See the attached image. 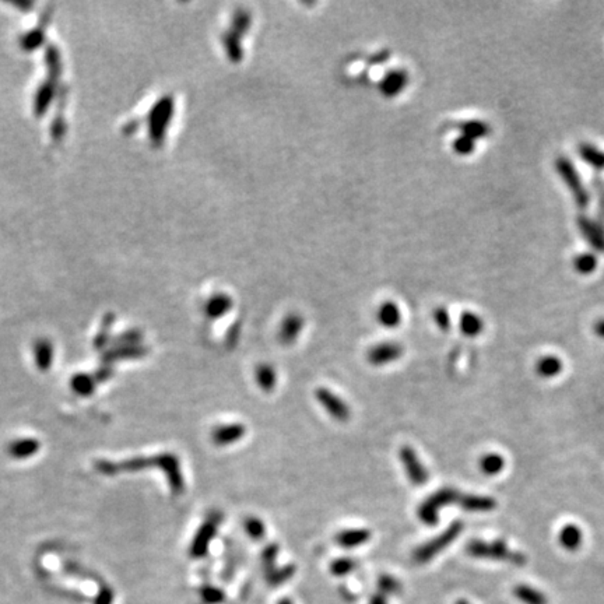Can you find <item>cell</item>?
<instances>
[{"label": "cell", "mask_w": 604, "mask_h": 604, "mask_svg": "<svg viewBox=\"0 0 604 604\" xmlns=\"http://www.w3.org/2000/svg\"><path fill=\"white\" fill-rule=\"evenodd\" d=\"M466 552L474 558L502 561L516 566H523L528 562V557L523 552L511 549L502 540H494V542L472 540L466 546Z\"/></svg>", "instance_id": "6da1fadb"}, {"label": "cell", "mask_w": 604, "mask_h": 604, "mask_svg": "<svg viewBox=\"0 0 604 604\" xmlns=\"http://www.w3.org/2000/svg\"><path fill=\"white\" fill-rule=\"evenodd\" d=\"M463 528H465V523L462 520L452 522L448 526V529H445L437 537L428 540L427 543L414 549L413 561L420 565L433 561L437 555H440L443 549L449 547L460 536V533L463 532Z\"/></svg>", "instance_id": "7a4b0ae2"}, {"label": "cell", "mask_w": 604, "mask_h": 604, "mask_svg": "<svg viewBox=\"0 0 604 604\" xmlns=\"http://www.w3.org/2000/svg\"><path fill=\"white\" fill-rule=\"evenodd\" d=\"M554 165H555V171L559 175V178L562 179L564 185L571 192L575 205L581 210L586 209L591 203V195H589L586 186L583 185L574 163L566 157H558Z\"/></svg>", "instance_id": "3957f363"}, {"label": "cell", "mask_w": 604, "mask_h": 604, "mask_svg": "<svg viewBox=\"0 0 604 604\" xmlns=\"http://www.w3.org/2000/svg\"><path fill=\"white\" fill-rule=\"evenodd\" d=\"M460 496H462L460 491L450 487L440 489L438 491H435L418 506L417 513L420 520L428 526L437 525L440 522V509L449 505H455V503L457 505Z\"/></svg>", "instance_id": "277c9868"}, {"label": "cell", "mask_w": 604, "mask_h": 604, "mask_svg": "<svg viewBox=\"0 0 604 604\" xmlns=\"http://www.w3.org/2000/svg\"><path fill=\"white\" fill-rule=\"evenodd\" d=\"M399 459L404 467L406 476L409 477L410 483L416 487L426 486L430 480V473L427 467L420 460L417 452L410 445H404L399 450Z\"/></svg>", "instance_id": "5b68a950"}, {"label": "cell", "mask_w": 604, "mask_h": 604, "mask_svg": "<svg viewBox=\"0 0 604 604\" xmlns=\"http://www.w3.org/2000/svg\"><path fill=\"white\" fill-rule=\"evenodd\" d=\"M315 397L333 420L338 423H346L350 420L351 417L350 406L328 387H318L315 390Z\"/></svg>", "instance_id": "8992f818"}, {"label": "cell", "mask_w": 604, "mask_h": 604, "mask_svg": "<svg viewBox=\"0 0 604 604\" xmlns=\"http://www.w3.org/2000/svg\"><path fill=\"white\" fill-rule=\"evenodd\" d=\"M220 520V515H215V516H210L199 528V530L196 532L195 539H193V542L190 545V549H189V552H190V555L193 558H202V557H205L207 554L212 542L215 540V537L217 535Z\"/></svg>", "instance_id": "52a82bcc"}, {"label": "cell", "mask_w": 604, "mask_h": 604, "mask_svg": "<svg viewBox=\"0 0 604 604\" xmlns=\"http://www.w3.org/2000/svg\"><path fill=\"white\" fill-rule=\"evenodd\" d=\"M576 227L582 235V238L589 244V246L604 253V224L600 221L593 220L586 215H579L576 217Z\"/></svg>", "instance_id": "ba28073f"}, {"label": "cell", "mask_w": 604, "mask_h": 604, "mask_svg": "<svg viewBox=\"0 0 604 604\" xmlns=\"http://www.w3.org/2000/svg\"><path fill=\"white\" fill-rule=\"evenodd\" d=\"M156 459H157V467H160L164 472L172 493L182 494L185 489V482H183L179 459L172 453H161L156 456Z\"/></svg>", "instance_id": "9c48e42d"}, {"label": "cell", "mask_w": 604, "mask_h": 604, "mask_svg": "<svg viewBox=\"0 0 604 604\" xmlns=\"http://www.w3.org/2000/svg\"><path fill=\"white\" fill-rule=\"evenodd\" d=\"M404 354V347L394 341H384L371 347L367 353V361L374 367H382L397 361Z\"/></svg>", "instance_id": "30bf717a"}, {"label": "cell", "mask_w": 604, "mask_h": 604, "mask_svg": "<svg viewBox=\"0 0 604 604\" xmlns=\"http://www.w3.org/2000/svg\"><path fill=\"white\" fill-rule=\"evenodd\" d=\"M246 434V427L241 423L220 424L212 431V440L216 446H228L242 440Z\"/></svg>", "instance_id": "8fae6325"}, {"label": "cell", "mask_w": 604, "mask_h": 604, "mask_svg": "<svg viewBox=\"0 0 604 604\" xmlns=\"http://www.w3.org/2000/svg\"><path fill=\"white\" fill-rule=\"evenodd\" d=\"M372 533L368 529H346L336 535V543L346 549H355L368 543Z\"/></svg>", "instance_id": "7c38bea8"}, {"label": "cell", "mask_w": 604, "mask_h": 604, "mask_svg": "<svg viewBox=\"0 0 604 604\" xmlns=\"http://www.w3.org/2000/svg\"><path fill=\"white\" fill-rule=\"evenodd\" d=\"M302 329H304V319L300 315H297V314L288 315L283 321V324L280 326V330H278V340H280V343L284 344V346L292 344L298 338V336H300V333L302 331Z\"/></svg>", "instance_id": "4fadbf2b"}, {"label": "cell", "mask_w": 604, "mask_h": 604, "mask_svg": "<svg viewBox=\"0 0 604 604\" xmlns=\"http://www.w3.org/2000/svg\"><path fill=\"white\" fill-rule=\"evenodd\" d=\"M457 505L467 512H491L496 508V501L487 495L462 494Z\"/></svg>", "instance_id": "5bb4252c"}, {"label": "cell", "mask_w": 604, "mask_h": 604, "mask_svg": "<svg viewBox=\"0 0 604 604\" xmlns=\"http://www.w3.org/2000/svg\"><path fill=\"white\" fill-rule=\"evenodd\" d=\"M579 159L595 171H604V152L591 143H581L576 149Z\"/></svg>", "instance_id": "9a60e30c"}, {"label": "cell", "mask_w": 604, "mask_h": 604, "mask_svg": "<svg viewBox=\"0 0 604 604\" xmlns=\"http://www.w3.org/2000/svg\"><path fill=\"white\" fill-rule=\"evenodd\" d=\"M457 129L460 130V133L463 136H467L470 139H473L474 142L486 139L490 136L491 133V127L487 122L484 120H479V119H470V120H465L462 123L457 125Z\"/></svg>", "instance_id": "2e32d148"}, {"label": "cell", "mask_w": 604, "mask_h": 604, "mask_svg": "<svg viewBox=\"0 0 604 604\" xmlns=\"http://www.w3.org/2000/svg\"><path fill=\"white\" fill-rule=\"evenodd\" d=\"M558 542L566 551H576L583 543V533L576 525L569 523L561 529Z\"/></svg>", "instance_id": "e0dca14e"}, {"label": "cell", "mask_w": 604, "mask_h": 604, "mask_svg": "<svg viewBox=\"0 0 604 604\" xmlns=\"http://www.w3.org/2000/svg\"><path fill=\"white\" fill-rule=\"evenodd\" d=\"M377 319L380 325H382L386 329H394L401 322V314L399 307L394 302L386 301L380 307L377 312Z\"/></svg>", "instance_id": "ac0fdd59"}, {"label": "cell", "mask_w": 604, "mask_h": 604, "mask_svg": "<svg viewBox=\"0 0 604 604\" xmlns=\"http://www.w3.org/2000/svg\"><path fill=\"white\" fill-rule=\"evenodd\" d=\"M564 370V363L557 355H543L536 363V372L539 377L549 380L558 377Z\"/></svg>", "instance_id": "d6986e66"}, {"label": "cell", "mask_w": 604, "mask_h": 604, "mask_svg": "<svg viewBox=\"0 0 604 604\" xmlns=\"http://www.w3.org/2000/svg\"><path fill=\"white\" fill-rule=\"evenodd\" d=\"M460 331L467 337H476L484 330V321L472 311H465L459 321Z\"/></svg>", "instance_id": "ffe728a7"}, {"label": "cell", "mask_w": 604, "mask_h": 604, "mask_svg": "<svg viewBox=\"0 0 604 604\" xmlns=\"http://www.w3.org/2000/svg\"><path fill=\"white\" fill-rule=\"evenodd\" d=\"M232 308V300L225 294H217L206 304V315L210 319H219Z\"/></svg>", "instance_id": "44dd1931"}, {"label": "cell", "mask_w": 604, "mask_h": 604, "mask_svg": "<svg viewBox=\"0 0 604 604\" xmlns=\"http://www.w3.org/2000/svg\"><path fill=\"white\" fill-rule=\"evenodd\" d=\"M255 381L263 392L270 393L277 384L275 368L270 364H259L255 368Z\"/></svg>", "instance_id": "7402d4cb"}, {"label": "cell", "mask_w": 604, "mask_h": 604, "mask_svg": "<svg viewBox=\"0 0 604 604\" xmlns=\"http://www.w3.org/2000/svg\"><path fill=\"white\" fill-rule=\"evenodd\" d=\"M513 595L523 604H549V600L543 592L529 585H518L513 589Z\"/></svg>", "instance_id": "603a6c76"}, {"label": "cell", "mask_w": 604, "mask_h": 604, "mask_svg": "<svg viewBox=\"0 0 604 604\" xmlns=\"http://www.w3.org/2000/svg\"><path fill=\"white\" fill-rule=\"evenodd\" d=\"M505 457L499 453H486L480 457L479 467L486 476H496L505 469Z\"/></svg>", "instance_id": "cb8c5ba5"}, {"label": "cell", "mask_w": 604, "mask_h": 604, "mask_svg": "<svg viewBox=\"0 0 604 604\" xmlns=\"http://www.w3.org/2000/svg\"><path fill=\"white\" fill-rule=\"evenodd\" d=\"M598 256L593 252H582L575 256L574 269L579 275H589L595 273V270L598 269Z\"/></svg>", "instance_id": "d4e9b609"}, {"label": "cell", "mask_w": 604, "mask_h": 604, "mask_svg": "<svg viewBox=\"0 0 604 604\" xmlns=\"http://www.w3.org/2000/svg\"><path fill=\"white\" fill-rule=\"evenodd\" d=\"M295 575V565H285L281 568H275L266 574V581L270 586H280L288 582Z\"/></svg>", "instance_id": "484cf974"}, {"label": "cell", "mask_w": 604, "mask_h": 604, "mask_svg": "<svg viewBox=\"0 0 604 604\" xmlns=\"http://www.w3.org/2000/svg\"><path fill=\"white\" fill-rule=\"evenodd\" d=\"M355 568H357V562L351 557L336 558L330 562L329 565L330 574L333 576H338V578L350 575Z\"/></svg>", "instance_id": "4316f807"}, {"label": "cell", "mask_w": 604, "mask_h": 604, "mask_svg": "<svg viewBox=\"0 0 604 604\" xmlns=\"http://www.w3.org/2000/svg\"><path fill=\"white\" fill-rule=\"evenodd\" d=\"M377 586H378V592L384 596H396L403 591V585L400 583V581L387 574H384L378 578Z\"/></svg>", "instance_id": "83f0119b"}, {"label": "cell", "mask_w": 604, "mask_h": 604, "mask_svg": "<svg viewBox=\"0 0 604 604\" xmlns=\"http://www.w3.org/2000/svg\"><path fill=\"white\" fill-rule=\"evenodd\" d=\"M244 528H245L246 535H248L253 542H261V540H263V539H265V536H266V526H265V523H263L259 518L249 516V518L245 520Z\"/></svg>", "instance_id": "f1b7e54d"}, {"label": "cell", "mask_w": 604, "mask_h": 604, "mask_svg": "<svg viewBox=\"0 0 604 604\" xmlns=\"http://www.w3.org/2000/svg\"><path fill=\"white\" fill-rule=\"evenodd\" d=\"M453 152L459 156H470L476 150V142L467 136H457L452 143Z\"/></svg>", "instance_id": "f546056e"}, {"label": "cell", "mask_w": 604, "mask_h": 604, "mask_svg": "<svg viewBox=\"0 0 604 604\" xmlns=\"http://www.w3.org/2000/svg\"><path fill=\"white\" fill-rule=\"evenodd\" d=\"M200 598L206 604H221L225 600L224 592L212 585H206L200 589Z\"/></svg>", "instance_id": "4dcf8cb0"}, {"label": "cell", "mask_w": 604, "mask_h": 604, "mask_svg": "<svg viewBox=\"0 0 604 604\" xmlns=\"http://www.w3.org/2000/svg\"><path fill=\"white\" fill-rule=\"evenodd\" d=\"M278 552H280V547L275 545V543H272V545H268L263 551H262V555H261V558H262V565H263V568H265V572L268 574V572H270L272 569H275V559H277V557H278Z\"/></svg>", "instance_id": "1f68e13d"}, {"label": "cell", "mask_w": 604, "mask_h": 604, "mask_svg": "<svg viewBox=\"0 0 604 604\" xmlns=\"http://www.w3.org/2000/svg\"><path fill=\"white\" fill-rule=\"evenodd\" d=\"M38 443L35 440H20L11 446V453L18 457H25L37 452Z\"/></svg>", "instance_id": "d6a6232c"}, {"label": "cell", "mask_w": 604, "mask_h": 604, "mask_svg": "<svg viewBox=\"0 0 604 604\" xmlns=\"http://www.w3.org/2000/svg\"><path fill=\"white\" fill-rule=\"evenodd\" d=\"M37 358L41 368H48L52 358V348L48 341H41L37 346Z\"/></svg>", "instance_id": "836d02e7"}, {"label": "cell", "mask_w": 604, "mask_h": 604, "mask_svg": "<svg viewBox=\"0 0 604 604\" xmlns=\"http://www.w3.org/2000/svg\"><path fill=\"white\" fill-rule=\"evenodd\" d=\"M433 317H434V322H435V325H437L442 331H448V330H450L452 321H450V315H449V312H448V309H446V308L440 307V308L434 309Z\"/></svg>", "instance_id": "e575fe53"}, {"label": "cell", "mask_w": 604, "mask_h": 604, "mask_svg": "<svg viewBox=\"0 0 604 604\" xmlns=\"http://www.w3.org/2000/svg\"><path fill=\"white\" fill-rule=\"evenodd\" d=\"M593 189L598 198V210H599V221L604 222V181L600 176L593 179Z\"/></svg>", "instance_id": "d590c367"}, {"label": "cell", "mask_w": 604, "mask_h": 604, "mask_svg": "<svg viewBox=\"0 0 604 604\" xmlns=\"http://www.w3.org/2000/svg\"><path fill=\"white\" fill-rule=\"evenodd\" d=\"M368 604H387V600H386V596L381 595L380 592H377L375 595L371 596Z\"/></svg>", "instance_id": "8d00e7d4"}, {"label": "cell", "mask_w": 604, "mask_h": 604, "mask_svg": "<svg viewBox=\"0 0 604 604\" xmlns=\"http://www.w3.org/2000/svg\"><path fill=\"white\" fill-rule=\"evenodd\" d=\"M595 333H596L600 338H604V319H600V321H598V322L595 324Z\"/></svg>", "instance_id": "74e56055"}, {"label": "cell", "mask_w": 604, "mask_h": 604, "mask_svg": "<svg viewBox=\"0 0 604 604\" xmlns=\"http://www.w3.org/2000/svg\"><path fill=\"white\" fill-rule=\"evenodd\" d=\"M277 604H294V602L291 600V599H288V598H284V599H281V600H278Z\"/></svg>", "instance_id": "f35d334b"}, {"label": "cell", "mask_w": 604, "mask_h": 604, "mask_svg": "<svg viewBox=\"0 0 604 604\" xmlns=\"http://www.w3.org/2000/svg\"><path fill=\"white\" fill-rule=\"evenodd\" d=\"M455 604H470L467 600H465V599H460V600H457Z\"/></svg>", "instance_id": "ab89813d"}]
</instances>
